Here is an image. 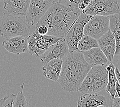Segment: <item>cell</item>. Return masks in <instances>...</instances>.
Wrapping results in <instances>:
<instances>
[{
  "label": "cell",
  "mask_w": 120,
  "mask_h": 107,
  "mask_svg": "<svg viewBox=\"0 0 120 107\" xmlns=\"http://www.w3.org/2000/svg\"><path fill=\"white\" fill-rule=\"evenodd\" d=\"M115 97H120V84L119 83L118 80L116 82V94Z\"/></svg>",
  "instance_id": "cb8c5ba5"
},
{
  "label": "cell",
  "mask_w": 120,
  "mask_h": 107,
  "mask_svg": "<svg viewBox=\"0 0 120 107\" xmlns=\"http://www.w3.org/2000/svg\"><path fill=\"white\" fill-rule=\"evenodd\" d=\"M107 64L92 65L78 91L82 94L98 93L105 89L107 86L108 77L106 69Z\"/></svg>",
  "instance_id": "3957f363"
},
{
  "label": "cell",
  "mask_w": 120,
  "mask_h": 107,
  "mask_svg": "<svg viewBox=\"0 0 120 107\" xmlns=\"http://www.w3.org/2000/svg\"><path fill=\"white\" fill-rule=\"evenodd\" d=\"M119 57L118 60V62H117V68H118L119 72L120 73V54L119 55Z\"/></svg>",
  "instance_id": "4316f807"
},
{
  "label": "cell",
  "mask_w": 120,
  "mask_h": 107,
  "mask_svg": "<svg viewBox=\"0 0 120 107\" xmlns=\"http://www.w3.org/2000/svg\"><path fill=\"white\" fill-rule=\"evenodd\" d=\"M109 16V29L115 38L116 50L115 55L120 54V14L116 13Z\"/></svg>",
  "instance_id": "e0dca14e"
},
{
  "label": "cell",
  "mask_w": 120,
  "mask_h": 107,
  "mask_svg": "<svg viewBox=\"0 0 120 107\" xmlns=\"http://www.w3.org/2000/svg\"><path fill=\"white\" fill-rule=\"evenodd\" d=\"M3 1V0H0V1Z\"/></svg>",
  "instance_id": "f1b7e54d"
},
{
  "label": "cell",
  "mask_w": 120,
  "mask_h": 107,
  "mask_svg": "<svg viewBox=\"0 0 120 107\" xmlns=\"http://www.w3.org/2000/svg\"><path fill=\"white\" fill-rule=\"evenodd\" d=\"M86 7H87V5H86L85 4L83 3V2H82L81 3H80L79 5V8L81 10V11L85 9L86 8Z\"/></svg>",
  "instance_id": "484cf974"
},
{
  "label": "cell",
  "mask_w": 120,
  "mask_h": 107,
  "mask_svg": "<svg viewBox=\"0 0 120 107\" xmlns=\"http://www.w3.org/2000/svg\"><path fill=\"white\" fill-rule=\"evenodd\" d=\"M86 61L92 65H105L109 62L107 57L99 47L94 48L83 52Z\"/></svg>",
  "instance_id": "2e32d148"
},
{
  "label": "cell",
  "mask_w": 120,
  "mask_h": 107,
  "mask_svg": "<svg viewBox=\"0 0 120 107\" xmlns=\"http://www.w3.org/2000/svg\"><path fill=\"white\" fill-rule=\"evenodd\" d=\"M91 16V15L81 12L80 15L76 19L65 35L64 38L70 52L79 51L77 47L78 42L84 35V26Z\"/></svg>",
  "instance_id": "52a82bcc"
},
{
  "label": "cell",
  "mask_w": 120,
  "mask_h": 107,
  "mask_svg": "<svg viewBox=\"0 0 120 107\" xmlns=\"http://www.w3.org/2000/svg\"><path fill=\"white\" fill-rule=\"evenodd\" d=\"M97 41L99 47L105 55L108 61L111 62L116 50V40L112 32L109 29Z\"/></svg>",
  "instance_id": "7c38bea8"
},
{
  "label": "cell",
  "mask_w": 120,
  "mask_h": 107,
  "mask_svg": "<svg viewBox=\"0 0 120 107\" xmlns=\"http://www.w3.org/2000/svg\"><path fill=\"white\" fill-rule=\"evenodd\" d=\"M81 12L102 16L120 14V3L118 0H91L90 4Z\"/></svg>",
  "instance_id": "8992f818"
},
{
  "label": "cell",
  "mask_w": 120,
  "mask_h": 107,
  "mask_svg": "<svg viewBox=\"0 0 120 107\" xmlns=\"http://www.w3.org/2000/svg\"><path fill=\"white\" fill-rule=\"evenodd\" d=\"M110 106L112 107H120V97H115L113 99H110Z\"/></svg>",
  "instance_id": "603a6c76"
},
{
  "label": "cell",
  "mask_w": 120,
  "mask_h": 107,
  "mask_svg": "<svg viewBox=\"0 0 120 107\" xmlns=\"http://www.w3.org/2000/svg\"><path fill=\"white\" fill-rule=\"evenodd\" d=\"M90 1L91 0H83V3L85 4L86 5H87V6L90 4Z\"/></svg>",
  "instance_id": "83f0119b"
},
{
  "label": "cell",
  "mask_w": 120,
  "mask_h": 107,
  "mask_svg": "<svg viewBox=\"0 0 120 107\" xmlns=\"http://www.w3.org/2000/svg\"><path fill=\"white\" fill-rule=\"evenodd\" d=\"M115 73L116 75L117 80H118L119 83L120 84V73L119 72L118 68H117L116 67V68H115Z\"/></svg>",
  "instance_id": "d4e9b609"
},
{
  "label": "cell",
  "mask_w": 120,
  "mask_h": 107,
  "mask_svg": "<svg viewBox=\"0 0 120 107\" xmlns=\"http://www.w3.org/2000/svg\"><path fill=\"white\" fill-rule=\"evenodd\" d=\"M81 12L79 8L56 2L47 10L35 26L45 25L48 29L47 35L64 38Z\"/></svg>",
  "instance_id": "6da1fadb"
},
{
  "label": "cell",
  "mask_w": 120,
  "mask_h": 107,
  "mask_svg": "<svg viewBox=\"0 0 120 107\" xmlns=\"http://www.w3.org/2000/svg\"><path fill=\"white\" fill-rule=\"evenodd\" d=\"M30 35V27L20 16L3 13L0 19V35L9 38L15 36L28 37Z\"/></svg>",
  "instance_id": "277c9868"
},
{
  "label": "cell",
  "mask_w": 120,
  "mask_h": 107,
  "mask_svg": "<svg viewBox=\"0 0 120 107\" xmlns=\"http://www.w3.org/2000/svg\"><path fill=\"white\" fill-rule=\"evenodd\" d=\"M77 47L79 51L83 52L94 48L99 47V45L96 39L89 35H84L78 42Z\"/></svg>",
  "instance_id": "d6986e66"
},
{
  "label": "cell",
  "mask_w": 120,
  "mask_h": 107,
  "mask_svg": "<svg viewBox=\"0 0 120 107\" xmlns=\"http://www.w3.org/2000/svg\"><path fill=\"white\" fill-rule=\"evenodd\" d=\"M63 60L53 59L50 60L42 67L43 75L46 78L53 81H57L61 72Z\"/></svg>",
  "instance_id": "9a60e30c"
},
{
  "label": "cell",
  "mask_w": 120,
  "mask_h": 107,
  "mask_svg": "<svg viewBox=\"0 0 120 107\" xmlns=\"http://www.w3.org/2000/svg\"><path fill=\"white\" fill-rule=\"evenodd\" d=\"M16 95L10 94L0 99V107H13Z\"/></svg>",
  "instance_id": "44dd1931"
},
{
  "label": "cell",
  "mask_w": 120,
  "mask_h": 107,
  "mask_svg": "<svg viewBox=\"0 0 120 107\" xmlns=\"http://www.w3.org/2000/svg\"><path fill=\"white\" fill-rule=\"evenodd\" d=\"M109 30V16H92L84 26V35H89L97 40Z\"/></svg>",
  "instance_id": "ba28073f"
},
{
  "label": "cell",
  "mask_w": 120,
  "mask_h": 107,
  "mask_svg": "<svg viewBox=\"0 0 120 107\" xmlns=\"http://www.w3.org/2000/svg\"><path fill=\"white\" fill-rule=\"evenodd\" d=\"M116 66L112 63L107 65L106 69L108 72V80L105 91L110 94L111 99H113L116 94V82L117 80L115 73Z\"/></svg>",
  "instance_id": "ac0fdd59"
},
{
  "label": "cell",
  "mask_w": 120,
  "mask_h": 107,
  "mask_svg": "<svg viewBox=\"0 0 120 107\" xmlns=\"http://www.w3.org/2000/svg\"><path fill=\"white\" fill-rule=\"evenodd\" d=\"M2 46L9 53L19 55L28 51V37L15 36L6 38Z\"/></svg>",
  "instance_id": "8fae6325"
},
{
  "label": "cell",
  "mask_w": 120,
  "mask_h": 107,
  "mask_svg": "<svg viewBox=\"0 0 120 107\" xmlns=\"http://www.w3.org/2000/svg\"><path fill=\"white\" fill-rule=\"evenodd\" d=\"M61 39L62 38L51 35H41L34 30L28 37V49L32 55L40 57L51 45Z\"/></svg>",
  "instance_id": "5b68a950"
},
{
  "label": "cell",
  "mask_w": 120,
  "mask_h": 107,
  "mask_svg": "<svg viewBox=\"0 0 120 107\" xmlns=\"http://www.w3.org/2000/svg\"><path fill=\"white\" fill-rule=\"evenodd\" d=\"M35 30L39 33V34L43 35H47L48 32V29L47 28V27L45 25H40L35 26Z\"/></svg>",
  "instance_id": "7402d4cb"
},
{
  "label": "cell",
  "mask_w": 120,
  "mask_h": 107,
  "mask_svg": "<svg viewBox=\"0 0 120 107\" xmlns=\"http://www.w3.org/2000/svg\"><path fill=\"white\" fill-rule=\"evenodd\" d=\"M92 65L87 63L82 52H70L63 60L58 81L66 92L78 91Z\"/></svg>",
  "instance_id": "7a4b0ae2"
},
{
  "label": "cell",
  "mask_w": 120,
  "mask_h": 107,
  "mask_svg": "<svg viewBox=\"0 0 120 107\" xmlns=\"http://www.w3.org/2000/svg\"><path fill=\"white\" fill-rule=\"evenodd\" d=\"M79 107H107V99L103 95L98 93H86L79 97L77 102Z\"/></svg>",
  "instance_id": "4fadbf2b"
},
{
  "label": "cell",
  "mask_w": 120,
  "mask_h": 107,
  "mask_svg": "<svg viewBox=\"0 0 120 107\" xmlns=\"http://www.w3.org/2000/svg\"><path fill=\"white\" fill-rule=\"evenodd\" d=\"M24 83H22L21 86V91L18 93L15 98V100L13 103V107H27L31 105L27 102L26 98L23 94V89Z\"/></svg>",
  "instance_id": "ffe728a7"
},
{
  "label": "cell",
  "mask_w": 120,
  "mask_h": 107,
  "mask_svg": "<svg viewBox=\"0 0 120 107\" xmlns=\"http://www.w3.org/2000/svg\"><path fill=\"white\" fill-rule=\"evenodd\" d=\"M69 49L64 38L51 45L41 56L40 59L43 64H45L53 59L64 60L69 53Z\"/></svg>",
  "instance_id": "30bf717a"
},
{
  "label": "cell",
  "mask_w": 120,
  "mask_h": 107,
  "mask_svg": "<svg viewBox=\"0 0 120 107\" xmlns=\"http://www.w3.org/2000/svg\"><path fill=\"white\" fill-rule=\"evenodd\" d=\"M3 8L8 12L17 16H25L28 9L30 0H3Z\"/></svg>",
  "instance_id": "5bb4252c"
},
{
  "label": "cell",
  "mask_w": 120,
  "mask_h": 107,
  "mask_svg": "<svg viewBox=\"0 0 120 107\" xmlns=\"http://www.w3.org/2000/svg\"><path fill=\"white\" fill-rule=\"evenodd\" d=\"M58 0H30L25 16V21L29 25L36 24L47 10Z\"/></svg>",
  "instance_id": "9c48e42d"
}]
</instances>
